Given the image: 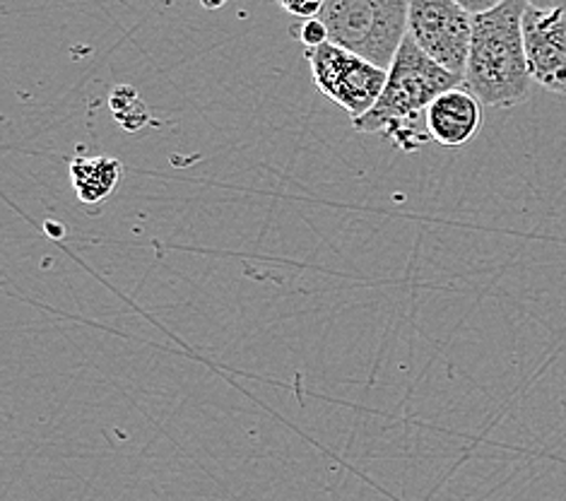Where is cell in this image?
<instances>
[{
  "instance_id": "obj_3",
  "label": "cell",
  "mask_w": 566,
  "mask_h": 501,
  "mask_svg": "<svg viewBox=\"0 0 566 501\" xmlns=\"http://www.w3.org/2000/svg\"><path fill=\"white\" fill-rule=\"evenodd\" d=\"M410 0H326L321 20L333 44L388 71L408 36Z\"/></svg>"
},
{
  "instance_id": "obj_2",
  "label": "cell",
  "mask_w": 566,
  "mask_h": 501,
  "mask_svg": "<svg viewBox=\"0 0 566 501\" xmlns=\"http://www.w3.org/2000/svg\"><path fill=\"white\" fill-rule=\"evenodd\" d=\"M525 0H504L473 18L463 85L484 106L511 109L531 97L533 77L525 56Z\"/></svg>"
},
{
  "instance_id": "obj_4",
  "label": "cell",
  "mask_w": 566,
  "mask_h": 501,
  "mask_svg": "<svg viewBox=\"0 0 566 501\" xmlns=\"http://www.w3.org/2000/svg\"><path fill=\"white\" fill-rule=\"evenodd\" d=\"M306 61L323 97L343 106L347 116L359 118L381 97L388 71L357 56L355 51L326 42L306 49Z\"/></svg>"
},
{
  "instance_id": "obj_8",
  "label": "cell",
  "mask_w": 566,
  "mask_h": 501,
  "mask_svg": "<svg viewBox=\"0 0 566 501\" xmlns=\"http://www.w3.org/2000/svg\"><path fill=\"white\" fill-rule=\"evenodd\" d=\"M124 165L114 157H75L71 159V181L77 198L83 202H102L109 198L118 184Z\"/></svg>"
},
{
  "instance_id": "obj_7",
  "label": "cell",
  "mask_w": 566,
  "mask_h": 501,
  "mask_svg": "<svg viewBox=\"0 0 566 501\" xmlns=\"http://www.w3.org/2000/svg\"><path fill=\"white\" fill-rule=\"evenodd\" d=\"M482 126V102L465 85L441 92L427 109L431 140L443 147H461L478 135Z\"/></svg>"
},
{
  "instance_id": "obj_13",
  "label": "cell",
  "mask_w": 566,
  "mask_h": 501,
  "mask_svg": "<svg viewBox=\"0 0 566 501\" xmlns=\"http://www.w3.org/2000/svg\"><path fill=\"white\" fill-rule=\"evenodd\" d=\"M200 6H203L206 10H220L227 6V0H198Z\"/></svg>"
},
{
  "instance_id": "obj_11",
  "label": "cell",
  "mask_w": 566,
  "mask_h": 501,
  "mask_svg": "<svg viewBox=\"0 0 566 501\" xmlns=\"http://www.w3.org/2000/svg\"><path fill=\"white\" fill-rule=\"evenodd\" d=\"M468 12H473V15H480V12H488L496 6H502L504 0H458Z\"/></svg>"
},
{
  "instance_id": "obj_5",
  "label": "cell",
  "mask_w": 566,
  "mask_h": 501,
  "mask_svg": "<svg viewBox=\"0 0 566 501\" xmlns=\"http://www.w3.org/2000/svg\"><path fill=\"white\" fill-rule=\"evenodd\" d=\"M473 12L458 0H410L408 34L429 59H434L458 77L465 75Z\"/></svg>"
},
{
  "instance_id": "obj_9",
  "label": "cell",
  "mask_w": 566,
  "mask_h": 501,
  "mask_svg": "<svg viewBox=\"0 0 566 501\" xmlns=\"http://www.w3.org/2000/svg\"><path fill=\"white\" fill-rule=\"evenodd\" d=\"M300 42H302L306 49H316V46H321V44L331 42L326 22H323L321 18L302 20V27H300Z\"/></svg>"
},
{
  "instance_id": "obj_12",
  "label": "cell",
  "mask_w": 566,
  "mask_h": 501,
  "mask_svg": "<svg viewBox=\"0 0 566 501\" xmlns=\"http://www.w3.org/2000/svg\"><path fill=\"white\" fill-rule=\"evenodd\" d=\"M525 3L543 10H566V0H525Z\"/></svg>"
},
{
  "instance_id": "obj_10",
  "label": "cell",
  "mask_w": 566,
  "mask_h": 501,
  "mask_svg": "<svg viewBox=\"0 0 566 501\" xmlns=\"http://www.w3.org/2000/svg\"><path fill=\"white\" fill-rule=\"evenodd\" d=\"M280 8L287 12V15L296 20H308V18H318L326 0H277Z\"/></svg>"
},
{
  "instance_id": "obj_6",
  "label": "cell",
  "mask_w": 566,
  "mask_h": 501,
  "mask_svg": "<svg viewBox=\"0 0 566 501\" xmlns=\"http://www.w3.org/2000/svg\"><path fill=\"white\" fill-rule=\"evenodd\" d=\"M523 39L533 83L566 97V10L525 8Z\"/></svg>"
},
{
  "instance_id": "obj_1",
  "label": "cell",
  "mask_w": 566,
  "mask_h": 501,
  "mask_svg": "<svg viewBox=\"0 0 566 501\" xmlns=\"http://www.w3.org/2000/svg\"><path fill=\"white\" fill-rule=\"evenodd\" d=\"M463 85V77L447 71L415 44L408 34L388 65L381 97L367 114L353 118L357 133L384 135L402 153H420L431 135L427 128V109L441 92Z\"/></svg>"
}]
</instances>
